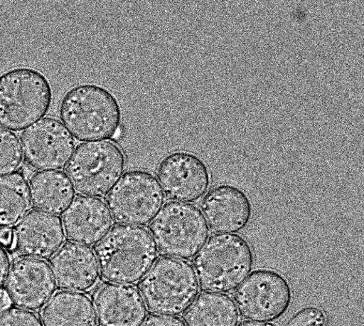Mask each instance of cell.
<instances>
[{"label": "cell", "instance_id": "obj_1", "mask_svg": "<svg viewBox=\"0 0 364 326\" xmlns=\"http://www.w3.org/2000/svg\"><path fill=\"white\" fill-rule=\"evenodd\" d=\"M95 256L105 280L132 285L141 281L159 253L147 229L117 225L97 244Z\"/></svg>", "mask_w": 364, "mask_h": 326}, {"label": "cell", "instance_id": "obj_2", "mask_svg": "<svg viewBox=\"0 0 364 326\" xmlns=\"http://www.w3.org/2000/svg\"><path fill=\"white\" fill-rule=\"evenodd\" d=\"M59 115L73 137L82 142L114 138L122 120V110L115 96L95 84L70 89L60 101Z\"/></svg>", "mask_w": 364, "mask_h": 326}, {"label": "cell", "instance_id": "obj_3", "mask_svg": "<svg viewBox=\"0 0 364 326\" xmlns=\"http://www.w3.org/2000/svg\"><path fill=\"white\" fill-rule=\"evenodd\" d=\"M255 261L250 243L237 234L210 237L193 259V270L200 287L207 292L229 293L250 274Z\"/></svg>", "mask_w": 364, "mask_h": 326}, {"label": "cell", "instance_id": "obj_4", "mask_svg": "<svg viewBox=\"0 0 364 326\" xmlns=\"http://www.w3.org/2000/svg\"><path fill=\"white\" fill-rule=\"evenodd\" d=\"M53 101L51 85L40 71L18 68L0 75V126L20 132L43 117Z\"/></svg>", "mask_w": 364, "mask_h": 326}, {"label": "cell", "instance_id": "obj_5", "mask_svg": "<svg viewBox=\"0 0 364 326\" xmlns=\"http://www.w3.org/2000/svg\"><path fill=\"white\" fill-rule=\"evenodd\" d=\"M200 285L191 263L169 257L156 261L141 279L140 293L151 312L178 316L198 296Z\"/></svg>", "mask_w": 364, "mask_h": 326}, {"label": "cell", "instance_id": "obj_6", "mask_svg": "<svg viewBox=\"0 0 364 326\" xmlns=\"http://www.w3.org/2000/svg\"><path fill=\"white\" fill-rule=\"evenodd\" d=\"M126 157L122 149L110 141L80 144L66 166V175L80 196L103 197L123 175Z\"/></svg>", "mask_w": 364, "mask_h": 326}, {"label": "cell", "instance_id": "obj_7", "mask_svg": "<svg viewBox=\"0 0 364 326\" xmlns=\"http://www.w3.org/2000/svg\"><path fill=\"white\" fill-rule=\"evenodd\" d=\"M149 228L162 255L185 261L196 256L210 234L198 208L176 201L164 204Z\"/></svg>", "mask_w": 364, "mask_h": 326}, {"label": "cell", "instance_id": "obj_8", "mask_svg": "<svg viewBox=\"0 0 364 326\" xmlns=\"http://www.w3.org/2000/svg\"><path fill=\"white\" fill-rule=\"evenodd\" d=\"M106 203L118 225H148L164 206L165 196L156 177L146 170L125 173L106 197Z\"/></svg>", "mask_w": 364, "mask_h": 326}, {"label": "cell", "instance_id": "obj_9", "mask_svg": "<svg viewBox=\"0 0 364 326\" xmlns=\"http://www.w3.org/2000/svg\"><path fill=\"white\" fill-rule=\"evenodd\" d=\"M292 299L287 279L279 272L267 269L251 273L234 293L240 315L261 322L280 319L289 309Z\"/></svg>", "mask_w": 364, "mask_h": 326}, {"label": "cell", "instance_id": "obj_10", "mask_svg": "<svg viewBox=\"0 0 364 326\" xmlns=\"http://www.w3.org/2000/svg\"><path fill=\"white\" fill-rule=\"evenodd\" d=\"M21 142L26 164L41 172L65 167L75 148L74 137L64 124L51 117L22 132Z\"/></svg>", "mask_w": 364, "mask_h": 326}, {"label": "cell", "instance_id": "obj_11", "mask_svg": "<svg viewBox=\"0 0 364 326\" xmlns=\"http://www.w3.org/2000/svg\"><path fill=\"white\" fill-rule=\"evenodd\" d=\"M157 177L166 199L188 204L203 198L211 180L205 162L196 154L185 151L166 155L158 167Z\"/></svg>", "mask_w": 364, "mask_h": 326}, {"label": "cell", "instance_id": "obj_12", "mask_svg": "<svg viewBox=\"0 0 364 326\" xmlns=\"http://www.w3.org/2000/svg\"><path fill=\"white\" fill-rule=\"evenodd\" d=\"M56 283L49 263L44 260L23 257L10 266L6 293L10 302L19 308L38 310L50 300Z\"/></svg>", "mask_w": 364, "mask_h": 326}, {"label": "cell", "instance_id": "obj_13", "mask_svg": "<svg viewBox=\"0 0 364 326\" xmlns=\"http://www.w3.org/2000/svg\"><path fill=\"white\" fill-rule=\"evenodd\" d=\"M65 242L62 219L39 210L28 212L14 228L15 249L28 258H50Z\"/></svg>", "mask_w": 364, "mask_h": 326}, {"label": "cell", "instance_id": "obj_14", "mask_svg": "<svg viewBox=\"0 0 364 326\" xmlns=\"http://www.w3.org/2000/svg\"><path fill=\"white\" fill-rule=\"evenodd\" d=\"M200 209L208 226L217 234H235L244 230L252 216L248 196L231 184L212 189L203 199Z\"/></svg>", "mask_w": 364, "mask_h": 326}, {"label": "cell", "instance_id": "obj_15", "mask_svg": "<svg viewBox=\"0 0 364 326\" xmlns=\"http://www.w3.org/2000/svg\"><path fill=\"white\" fill-rule=\"evenodd\" d=\"M63 224L70 241L85 246H92L108 234L113 220L104 200L79 196L64 212Z\"/></svg>", "mask_w": 364, "mask_h": 326}, {"label": "cell", "instance_id": "obj_16", "mask_svg": "<svg viewBox=\"0 0 364 326\" xmlns=\"http://www.w3.org/2000/svg\"><path fill=\"white\" fill-rule=\"evenodd\" d=\"M93 304L100 326H141L147 317L140 291L130 285H102Z\"/></svg>", "mask_w": 364, "mask_h": 326}, {"label": "cell", "instance_id": "obj_17", "mask_svg": "<svg viewBox=\"0 0 364 326\" xmlns=\"http://www.w3.org/2000/svg\"><path fill=\"white\" fill-rule=\"evenodd\" d=\"M55 283L60 289L87 292L100 278L95 253L90 248L70 242L63 245L50 260Z\"/></svg>", "mask_w": 364, "mask_h": 326}, {"label": "cell", "instance_id": "obj_18", "mask_svg": "<svg viewBox=\"0 0 364 326\" xmlns=\"http://www.w3.org/2000/svg\"><path fill=\"white\" fill-rule=\"evenodd\" d=\"M43 326H97L92 301L87 295L68 290L55 293L42 310Z\"/></svg>", "mask_w": 364, "mask_h": 326}, {"label": "cell", "instance_id": "obj_19", "mask_svg": "<svg viewBox=\"0 0 364 326\" xmlns=\"http://www.w3.org/2000/svg\"><path fill=\"white\" fill-rule=\"evenodd\" d=\"M29 194L35 208L53 215L64 214L75 199V191L65 173L48 170L34 174Z\"/></svg>", "mask_w": 364, "mask_h": 326}, {"label": "cell", "instance_id": "obj_20", "mask_svg": "<svg viewBox=\"0 0 364 326\" xmlns=\"http://www.w3.org/2000/svg\"><path fill=\"white\" fill-rule=\"evenodd\" d=\"M239 312L234 300L224 293L204 292L186 312L187 326H237Z\"/></svg>", "mask_w": 364, "mask_h": 326}, {"label": "cell", "instance_id": "obj_21", "mask_svg": "<svg viewBox=\"0 0 364 326\" xmlns=\"http://www.w3.org/2000/svg\"><path fill=\"white\" fill-rule=\"evenodd\" d=\"M31 209L26 177L21 172L0 176V226L16 225Z\"/></svg>", "mask_w": 364, "mask_h": 326}, {"label": "cell", "instance_id": "obj_22", "mask_svg": "<svg viewBox=\"0 0 364 326\" xmlns=\"http://www.w3.org/2000/svg\"><path fill=\"white\" fill-rule=\"evenodd\" d=\"M23 160V155L18 136L0 127V176L15 172Z\"/></svg>", "mask_w": 364, "mask_h": 326}, {"label": "cell", "instance_id": "obj_23", "mask_svg": "<svg viewBox=\"0 0 364 326\" xmlns=\"http://www.w3.org/2000/svg\"><path fill=\"white\" fill-rule=\"evenodd\" d=\"M0 326H43V324L30 310L8 307L0 312Z\"/></svg>", "mask_w": 364, "mask_h": 326}, {"label": "cell", "instance_id": "obj_24", "mask_svg": "<svg viewBox=\"0 0 364 326\" xmlns=\"http://www.w3.org/2000/svg\"><path fill=\"white\" fill-rule=\"evenodd\" d=\"M327 321L323 310L310 306L299 310L284 326H326Z\"/></svg>", "mask_w": 364, "mask_h": 326}, {"label": "cell", "instance_id": "obj_25", "mask_svg": "<svg viewBox=\"0 0 364 326\" xmlns=\"http://www.w3.org/2000/svg\"><path fill=\"white\" fill-rule=\"evenodd\" d=\"M141 326H187L185 321L175 316L154 315L149 316Z\"/></svg>", "mask_w": 364, "mask_h": 326}, {"label": "cell", "instance_id": "obj_26", "mask_svg": "<svg viewBox=\"0 0 364 326\" xmlns=\"http://www.w3.org/2000/svg\"><path fill=\"white\" fill-rule=\"evenodd\" d=\"M10 266L9 256L4 248L0 246V291L6 283Z\"/></svg>", "mask_w": 364, "mask_h": 326}, {"label": "cell", "instance_id": "obj_27", "mask_svg": "<svg viewBox=\"0 0 364 326\" xmlns=\"http://www.w3.org/2000/svg\"><path fill=\"white\" fill-rule=\"evenodd\" d=\"M0 246L11 249L14 247V230L11 227L0 226Z\"/></svg>", "mask_w": 364, "mask_h": 326}, {"label": "cell", "instance_id": "obj_28", "mask_svg": "<svg viewBox=\"0 0 364 326\" xmlns=\"http://www.w3.org/2000/svg\"><path fill=\"white\" fill-rule=\"evenodd\" d=\"M10 300L7 296L6 291H0V312L8 308L10 305Z\"/></svg>", "mask_w": 364, "mask_h": 326}, {"label": "cell", "instance_id": "obj_29", "mask_svg": "<svg viewBox=\"0 0 364 326\" xmlns=\"http://www.w3.org/2000/svg\"><path fill=\"white\" fill-rule=\"evenodd\" d=\"M237 326H278L275 324H272L270 322H254V321H244L241 322Z\"/></svg>", "mask_w": 364, "mask_h": 326}]
</instances>
